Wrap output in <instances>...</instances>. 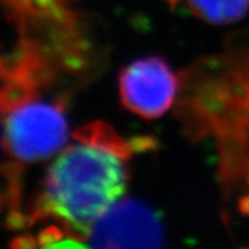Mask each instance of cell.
<instances>
[{
    "label": "cell",
    "instance_id": "cell-1",
    "mask_svg": "<svg viewBox=\"0 0 249 249\" xmlns=\"http://www.w3.org/2000/svg\"><path fill=\"white\" fill-rule=\"evenodd\" d=\"M124 158L115 149L79 140L57 157L46 176L37 216L61 220L86 236L126 187Z\"/></svg>",
    "mask_w": 249,
    "mask_h": 249
},
{
    "label": "cell",
    "instance_id": "cell-2",
    "mask_svg": "<svg viewBox=\"0 0 249 249\" xmlns=\"http://www.w3.org/2000/svg\"><path fill=\"white\" fill-rule=\"evenodd\" d=\"M4 145L23 163L53 155L68 139V122L60 102L41 98L37 89L3 93Z\"/></svg>",
    "mask_w": 249,
    "mask_h": 249
},
{
    "label": "cell",
    "instance_id": "cell-3",
    "mask_svg": "<svg viewBox=\"0 0 249 249\" xmlns=\"http://www.w3.org/2000/svg\"><path fill=\"white\" fill-rule=\"evenodd\" d=\"M84 238L97 248H153L163 244L164 231L150 206L128 198L113 203Z\"/></svg>",
    "mask_w": 249,
    "mask_h": 249
},
{
    "label": "cell",
    "instance_id": "cell-4",
    "mask_svg": "<svg viewBox=\"0 0 249 249\" xmlns=\"http://www.w3.org/2000/svg\"><path fill=\"white\" fill-rule=\"evenodd\" d=\"M120 97L124 108L146 120L163 116L173 105L178 79L160 57L131 62L118 79Z\"/></svg>",
    "mask_w": 249,
    "mask_h": 249
},
{
    "label": "cell",
    "instance_id": "cell-5",
    "mask_svg": "<svg viewBox=\"0 0 249 249\" xmlns=\"http://www.w3.org/2000/svg\"><path fill=\"white\" fill-rule=\"evenodd\" d=\"M194 16L210 24H230L248 13L249 0H186Z\"/></svg>",
    "mask_w": 249,
    "mask_h": 249
},
{
    "label": "cell",
    "instance_id": "cell-6",
    "mask_svg": "<svg viewBox=\"0 0 249 249\" xmlns=\"http://www.w3.org/2000/svg\"><path fill=\"white\" fill-rule=\"evenodd\" d=\"M61 0H8L12 8L22 14H47L60 10Z\"/></svg>",
    "mask_w": 249,
    "mask_h": 249
}]
</instances>
